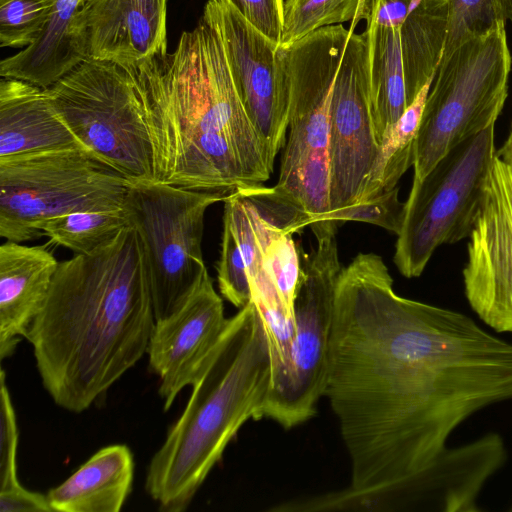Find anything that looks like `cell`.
I'll list each match as a JSON object with an SVG mask.
<instances>
[{
    "mask_svg": "<svg viewBox=\"0 0 512 512\" xmlns=\"http://www.w3.org/2000/svg\"><path fill=\"white\" fill-rule=\"evenodd\" d=\"M324 396L351 479L304 497V509L403 511L454 430L512 400V343L463 313L399 296L383 259L359 253L336 286Z\"/></svg>",
    "mask_w": 512,
    "mask_h": 512,
    "instance_id": "1",
    "label": "cell"
},
{
    "mask_svg": "<svg viewBox=\"0 0 512 512\" xmlns=\"http://www.w3.org/2000/svg\"><path fill=\"white\" fill-rule=\"evenodd\" d=\"M144 247L130 225L59 262L27 340L59 407L81 413L147 353L155 325Z\"/></svg>",
    "mask_w": 512,
    "mask_h": 512,
    "instance_id": "2",
    "label": "cell"
},
{
    "mask_svg": "<svg viewBox=\"0 0 512 512\" xmlns=\"http://www.w3.org/2000/svg\"><path fill=\"white\" fill-rule=\"evenodd\" d=\"M126 69L142 101L154 181L234 191L270 178L274 163L241 102L206 11L173 52Z\"/></svg>",
    "mask_w": 512,
    "mask_h": 512,
    "instance_id": "3",
    "label": "cell"
},
{
    "mask_svg": "<svg viewBox=\"0 0 512 512\" xmlns=\"http://www.w3.org/2000/svg\"><path fill=\"white\" fill-rule=\"evenodd\" d=\"M272 384L267 331L250 301L228 318L184 411L149 463L145 489L162 511L187 509L240 428L264 418Z\"/></svg>",
    "mask_w": 512,
    "mask_h": 512,
    "instance_id": "4",
    "label": "cell"
},
{
    "mask_svg": "<svg viewBox=\"0 0 512 512\" xmlns=\"http://www.w3.org/2000/svg\"><path fill=\"white\" fill-rule=\"evenodd\" d=\"M349 34L343 24L331 25L278 48L289 77L290 108L274 189L305 212L311 225L330 212L331 96Z\"/></svg>",
    "mask_w": 512,
    "mask_h": 512,
    "instance_id": "5",
    "label": "cell"
},
{
    "mask_svg": "<svg viewBox=\"0 0 512 512\" xmlns=\"http://www.w3.org/2000/svg\"><path fill=\"white\" fill-rule=\"evenodd\" d=\"M505 26L498 22L443 54L416 137L414 180L427 175L454 146L495 125L512 66Z\"/></svg>",
    "mask_w": 512,
    "mask_h": 512,
    "instance_id": "6",
    "label": "cell"
},
{
    "mask_svg": "<svg viewBox=\"0 0 512 512\" xmlns=\"http://www.w3.org/2000/svg\"><path fill=\"white\" fill-rule=\"evenodd\" d=\"M130 181L85 149L0 158V236L41 237L45 221L75 212L124 209Z\"/></svg>",
    "mask_w": 512,
    "mask_h": 512,
    "instance_id": "7",
    "label": "cell"
},
{
    "mask_svg": "<svg viewBox=\"0 0 512 512\" xmlns=\"http://www.w3.org/2000/svg\"><path fill=\"white\" fill-rule=\"evenodd\" d=\"M45 90L84 149L130 182L154 181L142 101L128 69L84 60Z\"/></svg>",
    "mask_w": 512,
    "mask_h": 512,
    "instance_id": "8",
    "label": "cell"
},
{
    "mask_svg": "<svg viewBox=\"0 0 512 512\" xmlns=\"http://www.w3.org/2000/svg\"><path fill=\"white\" fill-rule=\"evenodd\" d=\"M495 125L449 150L414 180L397 234L394 263L406 278L419 277L435 250L469 237L496 155Z\"/></svg>",
    "mask_w": 512,
    "mask_h": 512,
    "instance_id": "9",
    "label": "cell"
},
{
    "mask_svg": "<svg viewBox=\"0 0 512 512\" xmlns=\"http://www.w3.org/2000/svg\"><path fill=\"white\" fill-rule=\"evenodd\" d=\"M230 192L130 182L124 208L144 247L155 321L177 311L207 270L202 254L205 213Z\"/></svg>",
    "mask_w": 512,
    "mask_h": 512,
    "instance_id": "10",
    "label": "cell"
},
{
    "mask_svg": "<svg viewBox=\"0 0 512 512\" xmlns=\"http://www.w3.org/2000/svg\"><path fill=\"white\" fill-rule=\"evenodd\" d=\"M317 246L301 259L294 300L295 336L291 372L286 383L267 399L265 416L284 429L315 416L324 397L334 315L335 292L343 269L332 221L311 225Z\"/></svg>",
    "mask_w": 512,
    "mask_h": 512,
    "instance_id": "11",
    "label": "cell"
},
{
    "mask_svg": "<svg viewBox=\"0 0 512 512\" xmlns=\"http://www.w3.org/2000/svg\"><path fill=\"white\" fill-rule=\"evenodd\" d=\"M349 30L331 96L330 212L361 199L380 147L371 101L368 34Z\"/></svg>",
    "mask_w": 512,
    "mask_h": 512,
    "instance_id": "12",
    "label": "cell"
},
{
    "mask_svg": "<svg viewBox=\"0 0 512 512\" xmlns=\"http://www.w3.org/2000/svg\"><path fill=\"white\" fill-rule=\"evenodd\" d=\"M241 102L274 163L289 124L290 83L278 46L254 28L228 0H209Z\"/></svg>",
    "mask_w": 512,
    "mask_h": 512,
    "instance_id": "13",
    "label": "cell"
},
{
    "mask_svg": "<svg viewBox=\"0 0 512 512\" xmlns=\"http://www.w3.org/2000/svg\"><path fill=\"white\" fill-rule=\"evenodd\" d=\"M467 254L463 283L471 309L495 332L512 334V173L497 155Z\"/></svg>",
    "mask_w": 512,
    "mask_h": 512,
    "instance_id": "14",
    "label": "cell"
},
{
    "mask_svg": "<svg viewBox=\"0 0 512 512\" xmlns=\"http://www.w3.org/2000/svg\"><path fill=\"white\" fill-rule=\"evenodd\" d=\"M227 323L223 300L208 270L177 311L155 322L147 354L149 367L160 380L165 411L183 388L197 381Z\"/></svg>",
    "mask_w": 512,
    "mask_h": 512,
    "instance_id": "15",
    "label": "cell"
},
{
    "mask_svg": "<svg viewBox=\"0 0 512 512\" xmlns=\"http://www.w3.org/2000/svg\"><path fill=\"white\" fill-rule=\"evenodd\" d=\"M168 0H85L73 23L85 60L137 67L167 53Z\"/></svg>",
    "mask_w": 512,
    "mask_h": 512,
    "instance_id": "16",
    "label": "cell"
},
{
    "mask_svg": "<svg viewBox=\"0 0 512 512\" xmlns=\"http://www.w3.org/2000/svg\"><path fill=\"white\" fill-rule=\"evenodd\" d=\"M59 262L44 246H0V358L28 336L48 296Z\"/></svg>",
    "mask_w": 512,
    "mask_h": 512,
    "instance_id": "17",
    "label": "cell"
},
{
    "mask_svg": "<svg viewBox=\"0 0 512 512\" xmlns=\"http://www.w3.org/2000/svg\"><path fill=\"white\" fill-rule=\"evenodd\" d=\"M69 148L84 149L53 108L46 90L22 80L2 78L0 158Z\"/></svg>",
    "mask_w": 512,
    "mask_h": 512,
    "instance_id": "18",
    "label": "cell"
},
{
    "mask_svg": "<svg viewBox=\"0 0 512 512\" xmlns=\"http://www.w3.org/2000/svg\"><path fill=\"white\" fill-rule=\"evenodd\" d=\"M134 467L128 446L103 447L49 490L48 502L58 512H119L131 492Z\"/></svg>",
    "mask_w": 512,
    "mask_h": 512,
    "instance_id": "19",
    "label": "cell"
},
{
    "mask_svg": "<svg viewBox=\"0 0 512 512\" xmlns=\"http://www.w3.org/2000/svg\"><path fill=\"white\" fill-rule=\"evenodd\" d=\"M84 1L57 0L37 40L1 61V77L47 89L84 61L73 29L75 15Z\"/></svg>",
    "mask_w": 512,
    "mask_h": 512,
    "instance_id": "20",
    "label": "cell"
},
{
    "mask_svg": "<svg viewBox=\"0 0 512 512\" xmlns=\"http://www.w3.org/2000/svg\"><path fill=\"white\" fill-rule=\"evenodd\" d=\"M399 26L366 25L376 137L381 143L408 107Z\"/></svg>",
    "mask_w": 512,
    "mask_h": 512,
    "instance_id": "21",
    "label": "cell"
},
{
    "mask_svg": "<svg viewBox=\"0 0 512 512\" xmlns=\"http://www.w3.org/2000/svg\"><path fill=\"white\" fill-rule=\"evenodd\" d=\"M431 83L420 91L382 139L377 159L358 202L395 188L400 178L414 165L416 137Z\"/></svg>",
    "mask_w": 512,
    "mask_h": 512,
    "instance_id": "22",
    "label": "cell"
},
{
    "mask_svg": "<svg viewBox=\"0 0 512 512\" xmlns=\"http://www.w3.org/2000/svg\"><path fill=\"white\" fill-rule=\"evenodd\" d=\"M0 386V512H52L47 495L26 489L18 480V427L3 369Z\"/></svg>",
    "mask_w": 512,
    "mask_h": 512,
    "instance_id": "23",
    "label": "cell"
},
{
    "mask_svg": "<svg viewBox=\"0 0 512 512\" xmlns=\"http://www.w3.org/2000/svg\"><path fill=\"white\" fill-rule=\"evenodd\" d=\"M130 226L124 209L111 211L75 212L51 218L38 230L57 245L74 254H90L113 240Z\"/></svg>",
    "mask_w": 512,
    "mask_h": 512,
    "instance_id": "24",
    "label": "cell"
},
{
    "mask_svg": "<svg viewBox=\"0 0 512 512\" xmlns=\"http://www.w3.org/2000/svg\"><path fill=\"white\" fill-rule=\"evenodd\" d=\"M358 3L359 0H284L278 48L286 49L320 28L352 21Z\"/></svg>",
    "mask_w": 512,
    "mask_h": 512,
    "instance_id": "25",
    "label": "cell"
},
{
    "mask_svg": "<svg viewBox=\"0 0 512 512\" xmlns=\"http://www.w3.org/2000/svg\"><path fill=\"white\" fill-rule=\"evenodd\" d=\"M498 22H512V0H449L444 53L469 37L487 32Z\"/></svg>",
    "mask_w": 512,
    "mask_h": 512,
    "instance_id": "26",
    "label": "cell"
},
{
    "mask_svg": "<svg viewBox=\"0 0 512 512\" xmlns=\"http://www.w3.org/2000/svg\"><path fill=\"white\" fill-rule=\"evenodd\" d=\"M57 0H0V46L27 47L37 40Z\"/></svg>",
    "mask_w": 512,
    "mask_h": 512,
    "instance_id": "27",
    "label": "cell"
},
{
    "mask_svg": "<svg viewBox=\"0 0 512 512\" xmlns=\"http://www.w3.org/2000/svg\"><path fill=\"white\" fill-rule=\"evenodd\" d=\"M398 195L396 186L368 200L330 212L324 221L330 220L339 227L349 221L369 223L398 234L405 207V202H401Z\"/></svg>",
    "mask_w": 512,
    "mask_h": 512,
    "instance_id": "28",
    "label": "cell"
},
{
    "mask_svg": "<svg viewBox=\"0 0 512 512\" xmlns=\"http://www.w3.org/2000/svg\"><path fill=\"white\" fill-rule=\"evenodd\" d=\"M219 292L238 309L251 300L247 265L232 230L223 224L220 257L216 264Z\"/></svg>",
    "mask_w": 512,
    "mask_h": 512,
    "instance_id": "29",
    "label": "cell"
},
{
    "mask_svg": "<svg viewBox=\"0 0 512 512\" xmlns=\"http://www.w3.org/2000/svg\"><path fill=\"white\" fill-rule=\"evenodd\" d=\"M259 32L277 46L283 29L284 0H228Z\"/></svg>",
    "mask_w": 512,
    "mask_h": 512,
    "instance_id": "30",
    "label": "cell"
},
{
    "mask_svg": "<svg viewBox=\"0 0 512 512\" xmlns=\"http://www.w3.org/2000/svg\"><path fill=\"white\" fill-rule=\"evenodd\" d=\"M496 155L508 166L512 173V126L506 141L496 152Z\"/></svg>",
    "mask_w": 512,
    "mask_h": 512,
    "instance_id": "31",
    "label": "cell"
},
{
    "mask_svg": "<svg viewBox=\"0 0 512 512\" xmlns=\"http://www.w3.org/2000/svg\"><path fill=\"white\" fill-rule=\"evenodd\" d=\"M509 511H511V512H512V505H511V507L509 508Z\"/></svg>",
    "mask_w": 512,
    "mask_h": 512,
    "instance_id": "32",
    "label": "cell"
}]
</instances>
